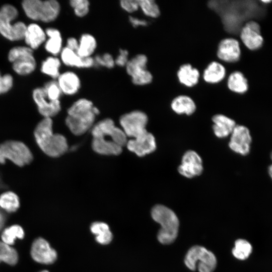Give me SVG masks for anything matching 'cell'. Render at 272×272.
Masks as SVG:
<instances>
[{
    "label": "cell",
    "instance_id": "obj_23",
    "mask_svg": "<svg viewBox=\"0 0 272 272\" xmlns=\"http://www.w3.org/2000/svg\"><path fill=\"white\" fill-rule=\"evenodd\" d=\"M177 77L181 84L191 87L198 83L199 73L198 70L193 67L191 64H184L179 67Z\"/></svg>",
    "mask_w": 272,
    "mask_h": 272
},
{
    "label": "cell",
    "instance_id": "obj_11",
    "mask_svg": "<svg viewBox=\"0 0 272 272\" xmlns=\"http://www.w3.org/2000/svg\"><path fill=\"white\" fill-rule=\"evenodd\" d=\"M251 142L248 128L244 125H236L231 134L229 146L234 152L245 156L250 152Z\"/></svg>",
    "mask_w": 272,
    "mask_h": 272
},
{
    "label": "cell",
    "instance_id": "obj_34",
    "mask_svg": "<svg viewBox=\"0 0 272 272\" xmlns=\"http://www.w3.org/2000/svg\"><path fill=\"white\" fill-rule=\"evenodd\" d=\"M252 249V246L249 242L246 240L240 239L235 241L232 253L236 258L245 260L249 257Z\"/></svg>",
    "mask_w": 272,
    "mask_h": 272
},
{
    "label": "cell",
    "instance_id": "obj_28",
    "mask_svg": "<svg viewBox=\"0 0 272 272\" xmlns=\"http://www.w3.org/2000/svg\"><path fill=\"white\" fill-rule=\"evenodd\" d=\"M227 86L231 91L239 94L244 93L248 88L247 79L238 71L231 74L228 79Z\"/></svg>",
    "mask_w": 272,
    "mask_h": 272
},
{
    "label": "cell",
    "instance_id": "obj_30",
    "mask_svg": "<svg viewBox=\"0 0 272 272\" xmlns=\"http://www.w3.org/2000/svg\"><path fill=\"white\" fill-rule=\"evenodd\" d=\"M20 205L18 195L12 191H7L0 195V207L8 213L17 211Z\"/></svg>",
    "mask_w": 272,
    "mask_h": 272
},
{
    "label": "cell",
    "instance_id": "obj_22",
    "mask_svg": "<svg viewBox=\"0 0 272 272\" xmlns=\"http://www.w3.org/2000/svg\"><path fill=\"white\" fill-rule=\"evenodd\" d=\"M213 130L218 138H225L231 134L236 126L234 120L223 114H217L213 116Z\"/></svg>",
    "mask_w": 272,
    "mask_h": 272
},
{
    "label": "cell",
    "instance_id": "obj_36",
    "mask_svg": "<svg viewBox=\"0 0 272 272\" xmlns=\"http://www.w3.org/2000/svg\"><path fill=\"white\" fill-rule=\"evenodd\" d=\"M42 87L49 100L51 101L59 100L62 93L56 80L47 82Z\"/></svg>",
    "mask_w": 272,
    "mask_h": 272
},
{
    "label": "cell",
    "instance_id": "obj_38",
    "mask_svg": "<svg viewBox=\"0 0 272 272\" xmlns=\"http://www.w3.org/2000/svg\"><path fill=\"white\" fill-rule=\"evenodd\" d=\"M132 83L137 86H143L151 83L153 80L152 74L146 69L131 76Z\"/></svg>",
    "mask_w": 272,
    "mask_h": 272
},
{
    "label": "cell",
    "instance_id": "obj_3",
    "mask_svg": "<svg viewBox=\"0 0 272 272\" xmlns=\"http://www.w3.org/2000/svg\"><path fill=\"white\" fill-rule=\"evenodd\" d=\"M51 118H44L36 125L34 131L35 142L42 151L51 157H58L67 150L65 138L54 133Z\"/></svg>",
    "mask_w": 272,
    "mask_h": 272
},
{
    "label": "cell",
    "instance_id": "obj_12",
    "mask_svg": "<svg viewBox=\"0 0 272 272\" xmlns=\"http://www.w3.org/2000/svg\"><path fill=\"white\" fill-rule=\"evenodd\" d=\"M32 98L37 105L39 113L44 118H51L57 114L61 110L59 100H49L42 87L34 89L32 92Z\"/></svg>",
    "mask_w": 272,
    "mask_h": 272
},
{
    "label": "cell",
    "instance_id": "obj_21",
    "mask_svg": "<svg viewBox=\"0 0 272 272\" xmlns=\"http://www.w3.org/2000/svg\"><path fill=\"white\" fill-rule=\"evenodd\" d=\"M45 31L48 38L44 43V48L52 56H56L63 48L61 33L57 29L52 27L47 28Z\"/></svg>",
    "mask_w": 272,
    "mask_h": 272
},
{
    "label": "cell",
    "instance_id": "obj_1",
    "mask_svg": "<svg viewBox=\"0 0 272 272\" xmlns=\"http://www.w3.org/2000/svg\"><path fill=\"white\" fill-rule=\"evenodd\" d=\"M91 133L92 148L101 155H118L127 142V137L122 129L116 127L110 118L98 122L93 127Z\"/></svg>",
    "mask_w": 272,
    "mask_h": 272
},
{
    "label": "cell",
    "instance_id": "obj_40",
    "mask_svg": "<svg viewBox=\"0 0 272 272\" xmlns=\"http://www.w3.org/2000/svg\"><path fill=\"white\" fill-rule=\"evenodd\" d=\"M14 79L10 74L2 75L0 72V95L8 92L13 87Z\"/></svg>",
    "mask_w": 272,
    "mask_h": 272
},
{
    "label": "cell",
    "instance_id": "obj_13",
    "mask_svg": "<svg viewBox=\"0 0 272 272\" xmlns=\"http://www.w3.org/2000/svg\"><path fill=\"white\" fill-rule=\"evenodd\" d=\"M30 254L34 261L45 264H52L57 258L56 251L42 238H38L33 241Z\"/></svg>",
    "mask_w": 272,
    "mask_h": 272
},
{
    "label": "cell",
    "instance_id": "obj_27",
    "mask_svg": "<svg viewBox=\"0 0 272 272\" xmlns=\"http://www.w3.org/2000/svg\"><path fill=\"white\" fill-rule=\"evenodd\" d=\"M61 62L56 56H50L42 61L40 71L43 74L50 77L52 80H56L60 73Z\"/></svg>",
    "mask_w": 272,
    "mask_h": 272
},
{
    "label": "cell",
    "instance_id": "obj_19",
    "mask_svg": "<svg viewBox=\"0 0 272 272\" xmlns=\"http://www.w3.org/2000/svg\"><path fill=\"white\" fill-rule=\"evenodd\" d=\"M60 61L64 65L79 69H88L95 65L93 57H82L75 51L63 47L60 53Z\"/></svg>",
    "mask_w": 272,
    "mask_h": 272
},
{
    "label": "cell",
    "instance_id": "obj_43",
    "mask_svg": "<svg viewBox=\"0 0 272 272\" xmlns=\"http://www.w3.org/2000/svg\"><path fill=\"white\" fill-rule=\"evenodd\" d=\"M129 22L130 24L134 28L139 27H145L148 25V23L144 19H141L133 16H129Z\"/></svg>",
    "mask_w": 272,
    "mask_h": 272
},
{
    "label": "cell",
    "instance_id": "obj_2",
    "mask_svg": "<svg viewBox=\"0 0 272 272\" xmlns=\"http://www.w3.org/2000/svg\"><path fill=\"white\" fill-rule=\"evenodd\" d=\"M65 123L76 135L85 133L93 125L99 109L92 102L86 98L76 100L67 109Z\"/></svg>",
    "mask_w": 272,
    "mask_h": 272
},
{
    "label": "cell",
    "instance_id": "obj_10",
    "mask_svg": "<svg viewBox=\"0 0 272 272\" xmlns=\"http://www.w3.org/2000/svg\"><path fill=\"white\" fill-rule=\"evenodd\" d=\"M119 122L127 137L134 139L147 131L148 117L141 111L134 110L123 114L120 117Z\"/></svg>",
    "mask_w": 272,
    "mask_h": 272
},
{
    "label": "cell",
    "instance_id": "obj_47",
    "mask_svg": "<svg viewBox=\"0 0 272 272\" xmlns=\"http://www.w3.org/2000/svg\"><path fill=\"white\" fill-rule=\"evenodd\" d=\"M40 272H49L48 270H42Z\"/></svg>",
    "mask_w": 272,
    "mask_h": 272
},
{
    "label": "cell",
    "instance_id": "obj_8",
    "mask_svg": "<svg viewBox=\"0 0 272 272\" xmlns=\"http://www.w3.org/2000/svg\"><path fill=\"white\" fill-rule=\"evenodd\" d=\"M8 58L12 64L13 70L18 75L26 76L36 69L37 63L33 50L27 46H17L8 52Z\"/></svg>",
    "mask_w": 272,
    "mask_h": 272
},
{
    "label": "cell",
    "instance_id": "obj_26",
    "mask_svg": "<svg viewBox=\"0 0 272 272\" xmlns=\"http://www.w3.org/2000/svg\"><path fill=\"white\" fill-rule=\"evenodd\" d=\"M226 75L225 67L217 61L211 62L203 73L204 80L211 84H216L221 81Z\"/></svg>",
    "mask_w": 272,
    "mask_h": 272
},
{
    "label": "cell",
    "instance_id": "obj_29",
    "mask_svg": "<svg viewBox=\"0 0 272 272\" xmlns=\"http://www.w3.org/2000/svg\"><path fill=\"white\" fill-rule=\"evenodd\" d=\"M91 232L96 235V241L101 244H107L112 239V234L108 225L103 222H94L90 227Z\"/></svg>",
    "mask_w": 272,
    "mask_h": 272
},
{
    "label": "cell",
    "instance_id": "obj_20",
    "mask_svg": "<svg viewBox=\"0 0 272 272\" xmlns=\"http://www.w3.org/2000/svg\"><path fill=\"white\" fill-rule=\"evenodd\" d=\"M47 39L45 30L38 24L27 25L24 39L27 46L33 50L38 49Z\"/></svg>",
    "mask_w": 272,
    "mask_h": 272
},
{
    "label": "cell",
    "instance_id": "obj_46",
    "mask_svg": "<svg viewBox=\"0 0 272 272\" xmlns=\"http://www.w3.org/2000/svg\"><path fill=\"white\" fill-rule=\"evenodd\" d=\"M262 2L264 3H268L271 2V1H262Z\"/></svg>",
    "mask_w": 272,
    "mask_h": 272
},
{
    "label": "cell",
    "instance_id": "obj_32",
    "mask_svg": "<svg viewBox=\"0 0 272 272\" xmlns=\"http://www.w3.org/2000/svg\"><path fill=\"white\" fill-rule=\"evenodd\" d=\"M148 58L143 54H139L129 59L125 67L127 74L131 77L133 75L147 69Z\"/></svg>",
    "mask_w": 272,
    "mask_h": 272
},
{
    "label": "cell",
    "instance_id": "obj_31",
    "mask_svg": "<svg viewBox=\"0 0 272 272\" xmlns=\"http://www.w3.org/2000/svg\"><path fill=\"white\" fill-rule=\"evenodd\" d=\"M24 236L22 227L18 225H14L4 230L1 234V239L3 242L11 246L15 243L17 239H22Z\"/></svg>",
    "mask_w": 272,
    "mask_h": 272
},
{
    "label": "cell",
    "instance_id": "obj_37",
    "mask_svg": "<svg viewBox=\"0 0 272 272\" xmlns=\"http://www.w3.org/2000/svg\"><path fill=\"white\" fill-rule=\"evenodd\" d=\"M69 4L78 17H84L89 12L90 4L88 0H71Z\"/></svg>",
    "mask_w": 272,
    "mask_h": 272
},
{
    "label": "cell",
    "instance_id": "obj_7",
    "mask_svg": "<svg viewBox=\"0 0 272 272\" xmlns=\"http://www.w3.org/2000/svg\"><path fill=\"white\" fill-rule=\"evenodd\" d=\"M33 159L31 150L22 142L9 140L0 144V164L8 160L21 167L30 164Z\"/></svg>",
    "mask_w": 272,
    "mask_h": 272
},
{
    "label": "cell",
    "instance_id": "obj_9",
    "mask_svg": "<svg viewBox=\"0 0 272 272\" xmlns=\"http://www.w3.org/2000/svg\"><path fill=\"white\" fill-rule=\"evenodd\" d=\"M186 266L195 270L197 263L199 272H213L217 265V259L214 254L201 246H194L187 252L184 260Z\"/></svg>",
    "mask_w": 272,
    "mask_h": 272
},
{
    "label": "cell",
    "instance_id": "obj_15",
    "mask_svg": "<svg viewBox=\"0 0 272 272\" xmlns=\"http://www.w3.org/2000/svg\"><path fill=\"white\" fill-rule=\"evenodd\" d=\"M203 170L202 160L197 153L188 151L183 155L181 164L178 170L180 174L187 178L200 175Z\"/></svg>",
    "mask_w": 272,
    "mask_h": 272
},
{
    "label": "cell",
    "instance_id": "obj_24",
    "mask_svg": "<svg viewBox=\"0 0 272 272\" xmlns=\"http://www.w3.org/2000/svg\"><path fill=\"white\" fill-rule=\"evenodd\" d=\"M171 107L176 113L188 115L192 114L196 109L193 100L186 95H180L175 98L171 102Z\"/></svg>",
    "mask_w": 272,
    "mask_h": 272
},
{
    "label": "cell",
    "instance_id": "obj_35",
    "mask_svg": "<svg viewBox=\"0 0 272 272\" xmlns=\"http://www.w3.org/2000/svg\"><path fill=\"white\" fill-rule=\"evenodd\" d=\"M139 8L147 16L156 18L160 15L159 6L153 0H138Z\"/></svg>",
    "mask_w": 272,
    "mask_h": 272
},
{
    "label": "cell",
    "instance_id": "obj_41",
    "mask_svg": "<svg viewBox=\"0 0 272 272\" xmlns=\"http://www.w3.org/2000/svg\"><path fill=\"white\" fill-rule=\"evenodd\" d=\"M121 8L128 13H133L139 9L138 0H122L120 1Z\"/></svg>",
    "mask_w": 272,
    "mask_h": 272
},
{
    "label": "cell",
    "instance_id": "obj_45",
    "mask_svg": "<svg viewBox=\"0 0 272 272\" xmlns=\"http://www.w3.org/2000/svg\"><path fill=\"white\" fill-rule=\"evenodd\" d=\"M268 174L270 177V178L272 180V164L269 166L268 168Z\"/></svg>",
    "mask_w": 272,
    "mask_h": 272
},
{
    "label": "cell",
    "instance_id": "obj_14",
    "mask_svg": "<svg viewBox=\"0 0 272 272\" xmlns=\"http://www.w3.org/2000/svg\"><path fill=\"white\" fill-rule=\"evenodd\" d=\"M127 149L139 157H143L154 152L156 148L153 135L146 131L139 137L127 141Z\"/></svg>",
    "mask_w": 272,
    "mask_h": 272
},
{
    "label": "cell",
    "instance_id": "obj_18",
    "mask_svg": "<svg viewBox=\"0 0 272 272\" xmlns=\"http://www.w3.org/2000/svg\"><path fill=\"white\" fill-rule=\"evenodd\" d=\"M62 94L72 96L77 94L81 87V81L78 75L73 71L60 73L56 80Z\"/></svg>",
    "mask_w": 272,
    "mask_h": 272
},
{
    "label": "cell",
    "instance_id": "obj_48",
    "mask_svg": "<svg viewBox=\"0 0 272 272\" xmlns=\"http://www.w3.org/2000/svg\"><path fill=\"white\" fill-rule=\"evenodd\" d=\"M270 158H271V159L272 160V152H271V153L270 154Z\"/></svg>",
    "mask_w": 272,
    "mask_h": 272
},
{
    "label": "cell",
    "instance_id": "obj_44",
    "mask_svg": "<svg viewBox=\"0 0 272 272\" xmlns=\"http://www.w3.org/2000/svg\"><path fill=\"white\" fill-rule=\"evenodd\" d=\"M79 46V40L73 37H69L66 42V47L77 52Z\"/></svg>",
    "mask_w": 272,
    "mask_h": 272
},
{
    "label": "cell",
    "instance_id": "obj_17",
    "mask_svg": "<svg viewBox=\"0 0 272 272\" xmlns=\"http://www.w3.org/2000/svg\"><path fill=\"white\" fill-rule=\"evenodd\" d=\"M240 55V45L236 39L225 38L219 43L217 56L221 60L227 62H235L239 60Z\"/></svg>",
    "mask_w": 272,
    "mask_h": 272
},
{
    "label": "cell",
    "instance_id": "obj_42",
    "mask_svg": "<svg viewBox=\"0 0 272 272\" xmlns=\"http://www.w3.org/2000/svg\"><path fill=\"white\" fill-rule=\"evenodd\" d=\"M128 51L126 49H120L119 53L115 60V64L120 67L125 66L128 59Z\"/></svg>",
    "mask_w": 272,
    "mask_h": 272
},
{
    "label": "cell",
    "instance_id": "obj_6",
    "mask_svg": "<svg viewBox=\"0 0 272 272\" xmlns=\"http://www.w3.org/2000/svg\"><path fill=\"white\" fill-rule=\"evenodd\" d=\"M19 12L17 8L11 4H5L0 8V34L11 41L23 40L27 25L17 19Z\"/></svg>",
    "mask_w": 272,
    "mask_h": 272
},
{
    "label": "cell",
    "instance_id": "obj_16",
    "mask_svg": "<svg viewBox=\"0 0 272 272\" xmlns=\"http://www.w3.org/2000/svg\"><path fill=\"white\" fill-rule=\"evenodd\" d=\"M240 38L244 44L252 50L260 48L263 44L259 24L253 21L246 23L240 32Z\"/></svg>",
    "mask_w": 272,
    "mask_h": 272
},
{
    "label": "cell",
    "instance_id": "obj_33",
    "mask_svg": "<svg viewBox=\"0 0 272 272\" xmlns=\"http://www.w3.org/2000/svg\"><path fill=\"white\" fill-rule=\"evenodd\" d=\"M18 260V255L17 251L11 246L0 241V262H4L13 265L17 263Z\"/></svg>",
    "mask_w": 272,
    "mask_h": 272
},
{
    "label": "cell",
    "instance_id": "obj_4",
    "mask_svg": "<svg viewBox=\"0 0 272 272\" xmlns=\"http://www.w3.org/2000/svg\"><path fill=\"white\" fill-rule=\"evenodd\" d=\"M152 218L161 225L157 238L163 244H169L176 239L178 231L179 220L174 212L161 205L153 207L151 212Z\"/></svg>",
    "mask_w": 272,
    "mask_h": 272
},
{
    "label": "cell",
    "instance_id": "obj_39",
    "mask_svg": "<svg viewBox=\"0 0 272 272\" xmlns=\"http://www.w3.org/2000/svg\"><path fill=\"white\" fill-rule=\"evenodd\" d=\"M93 58L95 65L104 67L107 69H112L115 65L114 58L109 53L98 54Z\"/></svg>",
    "mask_w": 272,
    "mask_h": 272
},
{
    "label": "cell",
    "instance_id": "obj_5",
    "mask_svg": "<svg viewBox=\"0 0 272 272\" xmlns=\"http://www.w3.org/2000/svg\"><path fill=\"white\" fill-rule=\"evenodd\" d=\"M22 8L26 16L34 21L50 23L60 13V5L56 0H24Z\"/></svg>",
    "mask_w": 272,
    "mask_h": 272
},
{
    "label": "cell",
    "instance_id": "obj_25",
    "mask_svg": "<svg viewBox=\"0 0 272 272\" xmlns=\"http://www.w3.org/2000/svg\"><path fill=\"white\" fill-rule=\"evenodd\" d=\"M97 46L96 38L89 33L83 34L79 40L76 53L82 57H92Z\"/></svg>",
    "mask_w": 272,
    "mask_h": 272
}]
</instances>
